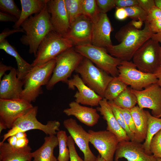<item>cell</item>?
<instances>
[{"instance_id":"6da1fadb","label":"cell","mask_w":161,"mask_h":161,"mask_svg":"<svg viewBox=\"0 0 161 161\" xmlns=\"http://www.w3.org/2000/svg\"><path fill=\"white\" fill-rule=\"evenodd\" d=\"M144 23L142 29L135 28L130 22L121 27L115 36L120 43L108 49V52L121 61H131L136 52L154 34L148 22Z\"/></svg>"},{"instance_id":"7a4b0ae2","label":"cell","mask_w":161,"mask_h":161,"mask_svg":"<svg viewBox=\"0 0 161 161\" xmlns=\"http://www.w3.org/2000/svg\"><path fill=\"white\" fill-rule=\"evenodd\" d=\"M50 18L47 4L41 12L30 16L21 25L25 34L20 38V41L23 44L29 46V53L34 54L35 57L43 39L54 31Z\"/></svg>"},{"instance_id":"3957f363","label":"cell","mask_w":161,"mask_h":161,"mask_svg":"<svg viewBox=\"0 0 161 161\" xmlns=\"http://www.w3.org/2000/svg\"><path fill=\"white\" fill-rule=\"evenodd\" d=\"M56 65L55 58L40 65L33 66L22 80L24 88L20 98L34 102L43 93L42 86L48 84Z\"/></svg>"},{"instance_id":"277c9868","label":"cell","mask_w":161,"mask_h":161,"mask_svg":"<svg viewBox=\"0 0 161 161\" xmlns=\"http://www.w3.org/2000/svg\"><path fill=\"white\" fill-rule=\"evenodd\" d=\"M38 107L33 106L26 113L18 119L14 123L11 129L3 136L2 143L9 137L19 132H25L33 129H38L47 135H55L57 131H60V122L56 120H49L44 125L36 118Z\"/></svg>"},{"instance_id":"5b68a950","label":"cell","mask_w":161,"mask_h":161,"mask_svg":"<svg viewBox=\"0 0 161 161\" xmlns=\"http://www.w3.org/2000/svg\"><path fill=\"white\" fill-rule=\"evenodd\" d=\"M73 47L69 39L54 31H51L41 43L31 64L33 66L44 64Z\"/></svg>"},{"instance_id":"8992f818","label":"cell","mask_w":161,"mask_h":161,"mask_svg":"<svg viewBox=\"0 0 161 161\" xmlns=\"http://www.w3.org/2000/svg\"><path fill=\"white\" fill-rule=\"evenodd\" d=\"M84 58L76 51L73 47L58 56L55 58L56 65L52 75L46 86V89L52 90L55 84L60 81L67 83L68 78Z\"/></svg>"},{"instance_id":"52a82bcc","label":"cell","mask_w":161,"mask_h":161,"mask_svg":"<svg viewBox=\"0 0 161 161\" xmlns=\"http://www.w3.org/2000/svg\"><path fill=\"white\" fill-rule=\"evenodd\" d=\"M77 52L91 61L98 68L113 77L118 76L121 60L109 54L104 48L87 44L75 47Z\"/></svg>"},{"instance_id":"ba28073f","label":"cell","mask_w":161,"mask_h":161,"mask_svg":"<svg viewBox=\"0 0 161 161\" xmlns=\"http://www.w3.org/2000/svg\"><path fill=\"white\" fill-rule=\"evenodd\" d=\"M80 74L84 83L98 95L103 98L104 93L113 77L95 66L84 57L75 70Z\"/></svg>"},{"instance_id":"9c48e42d","label":"cell","mask_w":161,"mask_h":161,"mask_svg":"<svg viewBox=\"0 0 161 161\" xmlns=\"http://www.w3.org/2000/svg\"><path fill=\"white\" fill-rule=\"evenodd\" d=\"M117 68L118 78L133 90L140 91L157 82L154 74L147 73L139 70L132 61H122Z\"/></svg>"},{"instance_id":"30bf717a","label":"cell","mask_w":161,"mask_h":161,"mask_svg":"<svg viewBox=\"0 0 161 161\" xmlns=\"http://www.w3.org/2000/svg\"><path fill=\"white\" fill-rule=\"evenodd\" d=\"M160 46L157 41L151 38L136 52L132 61L139 70L147 73L154 74L160 66Z\"/></svg>"},{"instance_id":"8fae6325","label":"cell","mask_w":161,"mask_h":161,"mask_svg":"<svg viewBox=\"0 0 161 161\" xmlns=\"http://www.w3.org/2000/svg\"><path fill=\"white\" fill-rule=\"evenodd\" d=\"M90 142L106 161H114V157L119 141L117 137L106 130H89Z\"/></svg>"},{"instance_id":"7c38bea8","label":"cell","mask_w":161,"mask_h":161,"mask_svg":"<svg viewBox=\"0 0 161 161\" xmlns=\"http://www.w3.org/2000/svg\"><path fill=\"white\" fill-rule=\"evenodd\" d=\"M33 107L30 103L21 98L0 99V121L5 124L7 128L10 129L18 119Z\"/></svg>"},{"instance_id":"4fadbf2b","label":"cell","mask_w":161,"mask_h":161,"mask_svg":"<svg viewBox=\"0 0 161 161\" xmlns=\"http://www.w3.org/2000/svg\"><path fill=\"white\" fill-rule=\"evenodd\" d=\"M131 91L137 98L140 108L151 109L152 115L157 117L161 114V86L157 83L152 84L140 91L132 89Z\"/></svg>"},{"instance_id":"5bb4252c","label":"cell","mask_w":161,"mask_h":161,"mask_svg":"<svg viewBox=\"0 0 161 161\" xmlns=\"http://www.w3.org/2000/svg\"><path fill=\"white\" fill-rule=\"evenodd\" d=\"M64 127L69 132L75 143L83 153L85 161H96L97 157L92 153L89 146L90 134L76 120L70 118L64 120Z\"/></svg>"},{"instance_id":"9a60e30c","label":"cell","mask_w":161,"mask_h":161,"mask_svg":"<svg viewBox=\"0 0 161 161\" xmlns=\"http://www.w3.org/2000/svg\"><path fill=\"white\" fill-rule=\"evenodd\" d=\"M124 158L128 161H157L153 155L146 152L143 144L135 140L120 142L116 150L114 161Z\"/></svg>"},{"instance_id":"2e32d148","label":"cell","mask_w":161,"mask_h":161,"mask_svg":"<svg viewBox=\"0 0 161 161\" xmlns=\"http://www.w3.org/2000/svg\"><path fill=\"white\" fill-rule=\"evenodd\" d=\"M47 5L54 31L64 36L70 27L64 0H48Z\"/></svg>"},{"instance_id":"e0dca14e","label":"cell","mask_w":161,"mask_h":161,"mask_svg":"<svg viewBox=\"0 0 161 161\" xmlns=\"http://www.w3.org/2000/svg\"><path fill=\"white\" fill-rule=\"evenodd\" d=\"M92 44L107 50L112 44L110 38L112 27L107 14L100 13L93 22Z\"/></svg>"},{"instance_id":"ac0fdd59","label":"cell","mask_w":161,"mask_h":161,"mask_svg":"<svg viewBox=\"0 0 161 161\" xmlns=\"http://www.w3.org/2000/svg\"><path fill=\"white\" fill-rule=\"evenodd\" d=\"M92 22L81 16L70 25L64 37L70 40L73 46L92 44Z\"/></svg>"},{"instance_id":"d6986e66","label":"cell","mask_w":161,"mask_h":161,"mask_svg":"<svg viewBox=\"0 0 161 161\" xmlns=\"http://www.w3.org/2000/svg\"><path fill=\"white\" fill-rule=\"evenodd\" d=\"M67 84L69 89L73 90L75 87L77 89L78 91L74 97L75 101L79 104L91 106H97L103 98L87 86L78 74L74 75L72 78L68 80Z\"/></svg>"},{"instance_id":"ffe728a7","label":"cell","mask_w":161,"mask_h":161,"mask_svg":"<svg viewBox=\"0 0 161 161\" xmlns=\"http://www.w3.org/2000/svg\"><path fill=\"white\" fill-rule=\"evenodd\" d=\"M0 81V99L20 98L24 83L17 77V69L13 67L8 74L4 75Z\"/></svg>"},{"instance_id":"44dd1931","label":"cell","mask_w":161,"mask_h":161,"mask_svg":"<svg viewBox=\"0 0 161 161\" xmlns=\"http://www.w3.org/2000/svg\"><path fill=\"white\" fill-rule=\"evenodd\" d=\"M99 105L100 106L97 107L96 109L100 112L103 119L106 121V130L114 134L119 142L130 140L126 132L117 122L108 101L103 98L100 101Z\"/></svg>"},{"instance_id":"7402d4cb","label":"cell","mask_w":161,"mask_h":161,"mask_svg":"<svg viewBox=\"0 0 161 161\" xmlns=\"http://www.w3.org/2000/svg\"><path fill=\"white\" fill-rule=\"evenodd\" d=\"M69 106V108L63 111L67 116H74L88 126H93L97 123L100 117L96 109L82 106L75 101L70 102Z\"/></svg>"},{"instance_id":"603a6c76","label":"cell","mask_w":161,"mask_h":161,"mask_svg":"<svg viewBox=\"0 0 161 161\" xmlns=\"http://www.w3.org/2000/svg\"><path fill=\"white\" fill-rule=\"evenodd\" d=\"M31 148L27 146L18 148L8 143L0 142V161H31L32 158Z\"/></svg>"},{"instance_id":"cb8c5ba5","label":"cell","mask_w":161,"mask_h":161,"mask_svg":"<svg viewBox=\"0 0 161 161\" xmlns=\"http://www.w3.org/2000/svg\"><path fill=\"white\" fill-rule=\"evenodd\" d=\"M58 144V139L55 135L45 137L42 145L32 152L33 161H57L54 155L53 151Z\"/></svg>"},{"instance_id":"d4e9b609","label":"cell","mask_w":161,"mask_h":161,"mask_svg":"<svg viewBox=\"0 0 161 161\" xmlns=\"http://www.w3.org/2000/svg\"><path fill=\"white\" fill-rule=\"evenodd\" d=\"M135 126L134 140L142 143L145 140L148 126V116L146 111L136 106L130 110Z\"/></svg>"},{"instance_id":"484cf974","label":"cell","mask_w":161,"mask_h":161,"mask_svg":"<svg viewBox=\"0 0 161 161\" xmlns=\"http://www.w3.org/2000/svg\"><path fill=\"white\" fill-rule=\"evenodd\" d=\"M48 0H21V13L19 18L13 26L14 28L20 27L22 23L33 14L41 12Z\"/></svg>"},{"instance_id":"4316f807","label":"cell","mask_w":161,"mask_h":161,"mask_svg":"<svg viewBox=\"0 0 161 161\" xmlns=\"http://www.w3.org/2000/svg\"><path fill=\"white\" fill-rule=\"evenodd\" d=\"M0 49L14 57L17 62V77L22 80L32 69L33 66L26 61L19 55L16 49L7 39L0 43Z\"/></svg>"},{"instance_id":"83f0119b","label":"cell","mask_w":161,"mask_h":161,"mask_svg":"<svg viewBox=\"0 0 161 161\" xmlns=\"http://www.w3.org/2000/svg\"><path fill=\"white\" fill-rule=\"evenodd\" d=\"M148 126L146 139L143 145L147 154L151 155L150 150V145L153 137L161 129V118L153 116L147 111Z\"/></svg>"},{"instance_id":"f1b7e54d","label":"cell","mask_w":161,"mask_h":161,"mask_svg":"<svg viewBox=\"0 0 161 161\" xmlns=\"http://www.w3.org/2000/svg\"><path fill=\"white\" fill-rule=\"evenodd\" d=\"M132 89L127 86L113 101L119 107L130 110L137 103V98L131 91Z\"/></svg>"},{"instance_id":"f546056e","label":"cell","mask_w":161,"mask_h":161,"mask_svg":"<svg viewBox=\"0 0 161 161\" xmlns=\"http://www.w3.org/2000/svg\"><path fill=\"white\" fill-rule=\"evenodd\" d=\"M127 86L118 76L113 77L106 89L103 98L108 101H113Z\"/></svg>"},{"instance_id":"4dcf8cb0","label":"cell","mask_w":161,"mask_h":161,"mask_svg":"<svg viewBox=\"0 0 161 161\" xmlns=\"http://www.w3.org/2000/svg\"><path fill=\"white\" fill-rule=\"evenodd\" d=\"M70 25L82 16V0H64Z\"/></svg>"},{"instance_id":"1f68e13d","label":"cell","mask_w":161,"mask_h":161,"mask_svg":"<svg viewBox=\"0 0 161 161\" xmlns=\"http://www.w3.org/2000/svg\"><path fill=\"white\" fill-rule=\"evenodd\" d=\"M58 139L59 148V153L57 160L58 161H69L70 160V153L67 145V136L64 131H59L57 132Z\"/></svg>"},{"instance_id":"d6a6232c","label":"cell","mask_w":161,"mask_h":161,"mask_svg":"<svg viewBox=\"0 0 161 161\" xmlns=\"http://www.w3.org/2000/svg\"><path fill=\"white\" fill-rule=\"evenodd\" d=\"M82 13L92 22L95 20L100 13L96 0H82Z\"/></svg>"},{"instance_id":"836d02e7","label":"cell","mask_w":161,"mask_h":161,"mask_svg":"<svg viewBox=\"0 0 161 161\" xmlns=\"http://www.w3.org/2000/svg\"><path fill=\"white\" fill-rule=\"evenodd\" d=\"M108 102L112 108L114 115L118 124L126 132L130 140H134V135L126 125L123 116L120 110L119 107L114 103L113 101H108Z\"/></svg>"},{"instance_id":"e575fe53","label":"cell","mask_w":161,"mask_h":161,"mask_svg":"<svg viewBox=\"0 0 161 161\" xmlns=\"http://www.w3.org/2000/svg\"><path fill=\"white\" fill-rule=\"evenodd\" d=\"M0 9L2 11L12 15L18 19L21 13L13 0H0Z\"/></svg>"},{"instance_id":"d590c367","label":"cell","mask_w":161,"mask_h":161,"mask_svg":"<svg viewBox=\"0 0 161 161\" xmlns=\"http://www.w3.org/2000/svg\"><path fill=\"white\" fill-rule=\"evenodd\" d=\"M128 17L133 20L145 22L147 20L148 13L138 5L124 8Z\"/></svg>"},{"instance_id":"8d00e7d4","label":"cell","mask_w":161,"mask_h":161,"mask_svg":"<svg viewBox=\"0 0 161 161\" xmlns=\"http://www.w3.org/2000/svg\"><path fill=\"white\" fill-rule=\"evenodd\" d=\"M151 153L156 158H161V129L153 137L150 145Z\"/></svg>"},{"instance_id":"74e56055","label":"cell","mask_w":161,"mask_h":161,"mask_svg":"<svg viewBox=\"0 0 161 161\" xmlns=\"http://www.w3.org/2000/svg\"><path fill=\"white\" fill-rule=\"evenodd\" d=\"M100 13L106 14L115 7V0H96Z\"/></svg>"},{"instance_id":"f35d334b","label":"cell","mask_w":161,"mask_h":161,"mask_svg":"<svg viewBox=\"0 0 161 161\" xmlns=\"http://www.w3.org/2000/svg\"><path fill=\"white\" fill-rule=\"evenodd\" d=\"M119 108L123 116L126 125L131 131L134 135L136 133V129L130 110L122 109L119 107Z\"/></svg>"},{"instance_id":"ab89813d","label":"cell","mask_w":161,"mask_h":161,"mask_svg":"<svg viewBox=\"0 0 161 161\" xmlns=\"http://www.w3.org/2000/svg\"><path fill=\"white\" fill-rule=\"evenodd\" d=\"M67 143L69 151L70 161H85L78 154L75 147V142L70 135L68 136Z\"/></svg>"},{"instance_id":"60d3db41","label":"cell","mask_w":161,"mask_h":161,"mask_svg":"<svg viewBox=\"0 0 161 161\" xmlns=\"http://www.w3.org/2000/svg\"><path fill=\"white\" fill-rule=\"evenodd\" d=\"M138 5L137 0H115V7L117 8H125Z\"/></svg>"},{"instance_id":"b9f144b4","label":"cell","mask_w":161,"mask_h":161,"mask_svg":"<svg viewBox=\"0 0 161 161\" xmlns=\"http://www.w3.org/2000/svg\"><path fill=\"white\" fill-rule=\"evenodd\" d=\"M161 18V10L155 5L153 7L148 13L147 21Z\"/></svg>"},{"instance_id":"7bdbcfd3","label":"cell","mask_w":161,"mask_h":161,"mask_svg":"<svg viewBox=\"0 0 161 161\" xmlns=\"http://www.w3.org/2000/svg\"><path fill=\"white\" fill-rule=\"evenodd\" d=\"M17 32H25L22 28L20 27L14 28L12 30H10L8 28H5L0 34V43L5 40L6 38L8 36Z\"/></svg>"},{"instance_id":"ee69618b","label":"cell","mask_w":161,"mask_h":161,"mask_svg":"<svg viewBox=\"0 0 161 161\" xmlns=\"http://www.w3.org/2000/svg\"><path fill=\"white\" fill-rule=\"evenodd\" d=\"M148 22L150 29L154 34L161 32V18Z\"/></svg>"},{"instance_id":"f6af8a7d","label":"cell","mask_w":161,"mask_h":161,"mask_svg":"<svg viewBox=\"0 0 161 161\" xmlns=\"http://www.w3.org/2000/svg\"><path fill=\"white\" fill-rule=\"evenodd\" d=\"M138 5L147 13L155 6L154 0H137Z\"/></svg>"},{"instance_id":"bcb514c9","label":"cell","mask_w":161,"mask_h":161,"mask_svg":"<svg viewBox=\"0 0 161 161\" xmlns=\"http://www.w3.org/2000/svg\"><path fill=\"white\" fill-rule=\"evenodd\" d=\"M18 19L15 16L8 13L0 12V21L1 22L11 21L15 23Z\"/></svg>"},{"instance_id":"7dc6e473","label":"cell","mask_w":161,"mask_h":161,"mask_svg":"<svg viewBox=\"0 0 161 161\" xmlns=\"http://www.w3.org/2000/svg\"><path fill=\"white\" fill-rule=\"evenodd\" d=\"M116 18L119 20H123L128 17V15L124 8H117L115 14Z\"/></svg>"},{"instance_id":"c3c4849f","label":"cell","mask_w":161,"mask_h":161,"mask_svg":"<svg viewBox=\"0 0 161 161\" xmlns=\"http://www.w3.org/2000/svg\"><path fill=\"white\" fill-rule=\"evenodd\" d=\"M28 142L29 140L27 137L24 138H17L15 147L18 148H24L28 145Z\"/></svg>"},{"instance_id":"681fc988","label":"cell","mask_w":161,"mask_h":161,"mask_svg":"<svg viewBox=\"0 0 161 161\" xmlns=\"http://www.w3.org/2000/svg\"><path fill=\"white\" fill-rule=\"evenodd\" d=\"M13 67L11 66H8L3 64L2 62L0 63V81L2 79V76L5 74V72L8 70H10Z\"/></svg>"},{"instance_id":"f907efd6","label":"cell","mask_w":161,"mask_h":161,"mask_svg":"<svg viewBox=\"0 0 161 161\" xmlns=\"http://www.w3.org/2000/svg\"><path fill=\"white\" fill-rule=\"evenodd\" d=\"M151 38L157 41L160 44L159 55L160 66L161 65V32L153 34Z\"/></svg>"},{"instance_id":"816d5d0a","label":"cell","mask_w":161,"mask_h":161,"mask_svg":"<svg viewBox=\"0 0 161 161\" xmlns=\"http://www.w3.org/2000/svg\"><path fill=\"white\" fill-rule=\"evenodd\" d=\"M131 24L135 28L140 29L143 24V21L140 20H133L130 22Z\"/></svg>"},{"instance_id":"f5cc1de1","label":"cell","mask_w":161,"mask_h":161,"mask_svg":"<svg viewBox=\"0 0 161 161\" xmlns=\"http://www.w3.org/2000/svg\"><path fill=\"white\" fill-rule=\"evenodd\" d=\"M154 74L158 79L157 83L161 86V65L157 69Z\"/></svg>"},{"instance_id":"db71d44e","label":"cell","mask_w":161,"mask_h":161,"mask_svg":"<svg viewBox=\"0 0 161 161\" xmlns=\"http://www.w3.org/2000/svg\"><path fill=\"white\" fill-rule=\"evenodd\" d=\"M8 143L11 146L15 147L17 138L15 134L9 137L7 139Z\"/></svg>"},{"instance_id":"11a10c76","label":"cell","mask_w":161,"mask_h":161,"mask_svg":"<svg viewBox=\"0 0 161 161\" xmlns=\"http://www.w3.org/2000/svg\"><path fill=\"white\" fill-rule=\"evenodd\" d=\"M17 138H24L27 137V135L25 132H19L15 134Z\"/></svg>"},{"instance_id":"9f6ffc18","label":"cell","mask_w":161,"mask_h":161,"mask_svg":"<svg viewBox=\"0 0 161 161\" xmlns=\"http://www.w3.org/2000/svg\"><path fill=\"white\" fill-rule=\"evenodd\" d=\"M7 128L5 124L2 121H0V133L3 129H5Z\"/></svg>"},{"instance_id":"6f0895ef","label":"cell","mask_w":161,"mask_h":161,"mask_svg":"<svg viewBox=\"0 0 161 161\" xmlns=\"http://www.w3.org/2000/svg\"><path fill=\"white\" fill-rule=\"evenodd\" d=\"M155 4L161 10V0H154Z\"/></svg>"},{"instance_id":"680465c9","label":"cell","mask_w":161,"mask_h":161,"mask_svg":"<svg viewBox=\"0 0 161 161\" xmlns=\"http://www.w3.org/2000/svg\"><path fill=\"white\" fill-rule=\"evenodd\" d=\"M96 161H106L99 154L97 157Z\"/></svg>"},{"instance_id":"91938a15","label":"cell","mask_w":161,"mask_h":161,"mask_svg":"<svg viewBox=\"0 0 161 161\" xmlns=\"http://www.w3.org/2000/svg\"><path fill=\"white\" fill-rule=\"evenodd\" d=\"M157 161H161V158H157Z\"/></svg>"},{"instance_id":"94428289","label":"cell","mask_w":161,"mask_h":161,"mask_svg":"<svg viewBox=\"0 0 161 161\" xmlns=\"http://www.w3.org/2000/svg\"><path fill=\"white\" fill-rule=\"evenodd\" d=\"M161 117V114L157 118H160Z\"/></svg>"},{"instance_id":"6125c7cd","label":"cell","mask_w":161,"mask_h":161,"mask_svg":"<svg viewBox=\"0 0 161 161\" xmlns=\"http://www.w3.org/2000/svg\"></svg>"}]
</instances>
